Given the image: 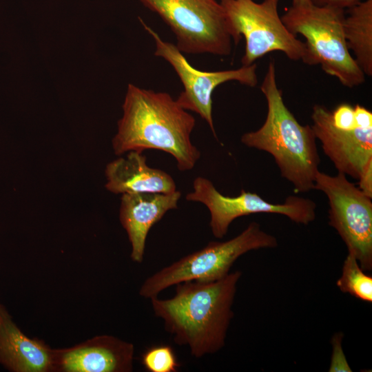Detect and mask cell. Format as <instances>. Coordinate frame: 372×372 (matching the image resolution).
I'll return each mask as SVG.
<instances>
[{"mask_svg":"<svg viewBox=\"0 0 372 372\" xmlns=\"http://www.w3.org/2000/svg\"><path fill=\"white\" fill-rule=\"evenodd\" d=\"M331 120L339 130L348 131L356 128L354 107L347 103L340 104L331 112Z\"/></svg>","mask_w":372,"mask_h":372,"instance_id":"obj_19","label":"cell"},{"mask_svg":"<svg viewBox=\"0 0 372 372\" xmlns=\"http://www.w3.org/2000/svg\"><path fill=\"white\" fill-rule=\"evenodd\" d=\"M105 188L110 192L172 193L176 190L173 178L167 172L148 166L142 152L130 151L107 164Z\"/></svg>","mask_w":372,"mask_h":372,"instance_id":"obj_15","label":"cell"},{"mask_svg":"<svg viewBox=\"0 0 372 372\" xmlns=\"http://www.w3.org/2000/svg\"><path fill=\"white\" fill-rule=\"evenodd\" d=\"M241 275L236 271L216 281L178 283L171 298L150 299L154 315L163 320L174 342L187 345L194 357L217 353L225 344Z\"/></svg>","mask_w":372,"mask_h":372,"instance_id":"obj_1","label":"cell"},{"mask_svg":"<svg viewBox=\"0 0 372 372\" xmlns=\"http://www.w3.org/2000/svg\"><path fill=\"white\" fill-rule=\"evenodd\" d=\"M311 119L314 135L338 172L358 179L372 159V128L339 130L332 123L331 112L321 105L313 106Z\"/></svg>","mask_w":372,"mask_h":372,"instance_id":"obj_11","label":"cell"},{"mask_svg":"<svg viewBox=\"0 0 372 372\" xmlns=\"http://www.w3.org/2000/svg\"><path fill=\"white\" fill-rule=\"evenodd\" d=\"M313 189L322 192L329 200V224L364 271L372 270V202L347 176L318 172Z\"/></svg>","mask_w":372,"mask_h":372,"instance_id":"obj_8","label":"cell"},{"mask_svg":"<svg viewBox=\"0 0 372 372\" xmlns=\"http://www.w3.org/2000/svg\"><path fill=\"white\" fill-rule=\"evenodd\" d=\"M181 196L180 191L172 193L123 194L119 220L131 244V259L141 263L146 239L151 227L171 209H176Z\"/></svg>","mask_w":372,"mask_h":372,"instance_id":"obj_13","label":"cell"},{"mask_svg":"<svg viewBox=\"0 0 372 372\" xmlns=\"http://www.w3.org/2000/svg\"><path fill=\"white\" fill-rule=\"evenodd\" d=\"M277 238L262 229L259 223H250L238 236L224 242H209L148 277L139 294L151 299L165 289L187 281L212 282L229 273L234 262L251 250L275 248Z\"/></svg>","mask_w":372,"mask_h":372,"instance_id":"obj_5","label":"cell"},{"mask_svg":"<svg viewBox=\"0 0 372 372\" xmlns=\"http://www.w3.org/2000/svg\"><path fill=\"white\" fill-rule=\"evenodd\" d=\"M260 90L267 103L265 121L258 130L245 133L242 143L270 154L281 176L297 192L313 189L320 162L316 138L311 126L299 123L285 105L273 61L268 64Z\"/></svg>","mask_w":372,"mask_h":372,"instance_id":"obj_3","label":"cell"},{"mask_svg":"<svg viewBox=\"0 0 372 372\" xmlns=\"http://www.w3.org/2000/svg\"><path fill=\"white\" fill-rule=\"evenodd\" d=\"M112 148L117 156L153 149L171 154L181 172L194 168L200 152L191 141L194 117L163 92L130 83Z\"/></svg>","mask_w":372,"mask_h":372,"instance_id":"obj_2","label":"cell"},{"mask_svg":"<svg viewBox=\"0 0 372 372\" xmlns=\"http://www.w3.org/2000/svg\"><path fill=\"white\" fill-rule=\"evenodd\" d=\"M343 28L348 49L364 75L372 76V0L347 8Z\"/></svg>","mask_w":372,"mask_h":372,"instance_id":"obj_16","label":"cell"},{"mask_svg":"<svg viewBox=\"0 0 372 372\" xmlns=\"http://www.w3.org/2000/svg\"><path fill=\"white\" fill-rule=\"evenodd\" d=\"M142 364L150 372H176L180 366L172 348L168 345L147 349L142 355Z\"/></svg>","mask_w":372,"mask_h":372,"instance_id":"obj_18","label":"cell"},{"mask_svg":"<svg viewBox=\"0 0 372 372\" xmlns=\"http://www.w3.org/2000/svg\"><path fill=\"white\" fill-rule=\"evenodd\" d=\"M139 21L155 42L154 55L163 58L172 66L183 85V91L176 99L177 102L185 110L196 112L204 119L217 138L212 117L211 96L214 90L228 81L255 87L258 83L257 65L254 63L238 69L213 72L199 70L191 65L176 45L163 41L143 20L139 18Z\"/></svg>","mask_w":372,"mask_h":372,"instance_id":"obj_10","label":"cell"},{"mask_svg":"<svg viewBox=\"0 0 372 372\" xmlns=\"http://www.w3.org/2000/svg\"><path fill=\"white\" fill-rule=\"evenodd\" d=\"M134 352L130 342L98 335L72 347L54 349L53 371L130 372Z\"/></svg>","mask_w":372,"mask_h":372,"instance_id":"obj_12","label":"cell"},{"mask_svg":"<svg viewBox=\"0 0 372 372\" xmlns=\"http://www.w3.org/2000/svg\"><path fill=\"white\" fill-rule=\"evenodd\" d=\"M342 337L341 333H338L332 339L333 351L329 371H351L342 351Z\"/></svg>","mask_w":372,"mask_h":372,"instance_id":"obj_20","label":"cell"},{"mask_svg":"<svg viewBox=\"0 0 372 372\" xmlns=\"http://www.w3.org/2000/svg\"><path fill=\"white\" fill-rule=\"evenodd\" d=\"M358 179L360 190L366 196L372 198V159L365 165Z\"/></svg>","mask_w":372,"mask_h":372,"instance_id":"obj_21","label":"cell"},{"mask_svg":"<svg viewBox=\"0 0 372 372\" xmlns=\"http://www.w3.org/2000/svg\"><path fill=\"white\" fill-rule=\"evenodd\" d=\"M356 128H372V112L366 107L357 104L354 107Z\"/></svg>","mask_w":372,"mask_h":372,"instance_id":"obj_22","label":"cell"},{"mask_svg":"<svg viewBox=\"0 0 372 372\" xmlns=\"http://www.w3.org/2000/svg\"><path fill=\"white\" fill-rule=\"evenodd\" d=\"M140 1L170 28L182 52L218 56L231 54L232 31L216 0Z\"/></svg>","mask_w":372,"mask_h":372,"instance_id":"obj_7","label":"cell"},{"mask_svg":"<svg viewBox=\"0 0 372 372\" xmlns=\"http://www.w3.org/2000/svg\"><path fill=\"white\" fill-rule=\"evenodd\" d=\"M336 285L342 293L367 302H372V278L364 273L357 259L351 254L347 256Z\"/></svg>","mask_w":372,"mask_h":372,"instance_id":"obj_17","label":"cell"},{"mask_svg":"<svg viewBox=\"0 0 372 372\" xmlns=\"http://www.w3.org/2000/svg\"><path fill=\"white\" fill-rule=\"evenodd\" d=\"M313 3L311 0H292L293 6H304Z\"/></svg>","mask_w":372,"mask_h":372,"instance_id":"obj_24","label":"cell"},{"mask_svg":"<svg viewBox=\"0 0 372 372\" xmlns=\"http://www.w3.org/2000/svg\"><path fill=\"white\" fill-rule=\"evenodd\" d=\"M53 351L25 335L0 303V364L13 372L53 371Z\"/></svg>","mask_w":372,"mask_h":372,"instance_id":"obj_14","label":"cell"},{"mask_svg":"<svg viewBox=\"0 0 372 372\" xmlns=\"http://www.w3.org/2000/svg\"><path fill=\"white\" fill-rule=\"evenodd\" d=\"M279 0H220L236 45L245 41L242 65H250L264 55L280 51L293 61L310 65L305 42L291 33L279 16Z\"/></svg>","mask_w":372,"mask_h":372,"instance_id":"obj_6","label":"cell"},{"mask_svg":"<svg viewBox=\"0 0 372 372\" xmlns=\"http://www.w3.org/2000/svg\"><path fill=\"white\" fill-rule=\"evenodd\" d=\"M193 192L187 194L189 201L204 204L209 211V225L213 235L223 238L231 223L237 218L253 214H278L293 222L309 225L316 219V204L311 199L289 196L282 203H272L255 193L244 189L237 196H227L218 192L207 178L198 176L193 183Z\"/></svg>","mask_w":372,"mask_h":372,"instance_id":"obj_9","label":"cell"},{"mask_svg":"<svg viewBox=\"0 0 372 372\" xmlns=\"http://www.w3.org/2000/svg\"><path fill=\"white\" fill-rule=\"evenodd\" d=\"M316 6H328L341 9L349 8L361 1V0H311Z\"/></svg>","mask_w":372,"mask_h":372,"instance_id":"obj_23","label":"cell"},{"mask_svg":"<svg viewBox=\"0 0 372 372\" xmlns=\"http://www.w3.org/2000/svg\"><path fill=\"white\" fill-rule=\"evenodd\" d=\"M344 9L313 3L291 6L281 17L287 28L306 39L310 65L322 70L347 87L362 84L365 75L348 49L343 28Z\"/></svg>","mask_w":372,"mask_h":372,"instance_id":"obj_4","label":"cell"}]
</instances>
